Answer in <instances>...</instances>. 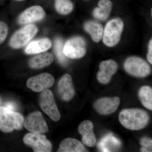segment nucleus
Listing matches in <instances>:
<instances>
[{
  "mask_svg": "<svg viewBox=\"0 0 152 152\" xmlns=\"http://www.w3.org/2000/svg\"><path fill=\"white\" fill-rule=\"evenodd\" d=\"M87 150L83 144L78 140L67 138L63 140L60 144L58 152H85Z\"/></svg>",
  "mask_w": 152,
  "mask_h": 152,
  "instance_id": "nucleus-17",
  "label": "nucleus"
},
{
  "mask_svg": "<svg viewBox=\"0 0 152 152\" xmlns=\"http://www.w3.org/2000/svg\"><path fill=\"white\" fill-rule=\"evenodd\" d=\"M51 46V42L49 39L43 38L31 42L26 47L25 51L27 54H36L46 51Z\"/></svg>",
  "mask_w": 152,
  "mask_h": 152,
  "instance_id": "nucleus-16",
  "label": "nucleus"
},
{
  "mask_svg": "<svg viewBox=\"0 0 152 152\" xmlns=\"http://www.w3.org/2000/svg\"><path fill=\"white\" fill-rule=\"evenodd\" d=\"M140 144L142 146L146 148L149 151L152 149V141L149 138L146 137L142 138L141 139Z\"/></svg>",
  "mask_w": 152,
  "mask_h": 152,
  "instance_id": "nucleus-25",
  "label": "nucleus"
},
{
  "mask_svg": "<svg viewBox=\"0 0 152 152\" xmlns=\"http://www.w3.org/2000/svg\"><path fill=\"white\" fill-rule=\"evenodd\" d=\"M53 57L50 53H45L35 56L30 59L29 65L32 69H41L51 64Z\"/></svg>",
  "mask_w": 152,
  "mask_h": 152,
  "instance_id": "nucleus-18",
  "label": "nucleus"
},
{
  "mask_svg": "<svg viewBox=\"0 0 152 152\" xmlns=\"http://www.w3.org/2000/svg\"><path fill=\"white\" fill-rule=\"evenodd\" d=\"M8 33V28L6 23L0 22V45L4 41Z\"/></svg>",
  "mask_w": 152,
  "mask_h": 152,
  "instance_id": "nucleus-24",
  "label": "nucleus"
},
{
  "mask_svg": "<svg viewBox=\"0 0 152 152\" xmlns=\"http://www.w3.org/2000/svg\"><path fill=\"white\" fill-rule=\"evenodd\" d=\"M45 12L39 6L30 7L24 11L19 17L18 22L20 24H26L39 21L45 18Z\"/></svg>",
  "mask_w": 152,
  "mask_h": 152,
  "instance_id": "nucleus-13",
  "label": "nucleus"
},
{
  "mask_svg": "<svg viewBox=\"0 0 152 152\" xmlns=\"http://www.w3.org/2000/svg\"><path fill=\"white\" fill-rule=\"evenodd\" d=\"M139 96L143 105L148 110H152V89L148 86L141 87L139 92Z\"/></svg>",
  "mask_w": 152,
  "mask_h": 152,
  "instance_id": "nucleus-21",
  "label": "nucleus"
},
{
  "mask_svg": "<svg viewBox=\"0 0 152 152\" xmlns=\"http://www.w3.org/2000/svg\"><path fill=\"white\" fill-rule=\"evenodd\" d=\"M0 102H1V101H0Z\"/></svg>",
  "mask_w": 152,
  "mask_h": 152,
  "instance_id": "nucleus-30",
  "label": "nucleus"
},
{
  "mask_svg": "<svg viewBox=\"0 0 152 152\" xmlns=\"http://www.w3.org/2000/svg\"><path fill=\"white\" fill-rule=\"evenodd\" d=\"M38 32V28L34 25H28L23 27L11 38L10 46L14 49H20L26 46Z\"/></svg>",
  "mask_w": 152,
  "mask_h": 152,
  "instance_id": "nucleus-5",
  "label": "nucleus"
},
{
  "mask_svg": "<svg viewBox=\"0 0 152 152\" xmlns=\"http://www.w3.org/2000/svg\"><path fill=\"white\" fill-rule=\"evenodd\" d=\"M54 82V78L52 75L44 73L28 79L26 86L34 91L40 92L51 87Z\"/></svg>",
  "mask_w": 152,
  "mask_h": 152,
  "instance_id": "nucleus-10",
  "label": "nucleus"
},
{
  "mask_svg": "<svg viewBox=\"0 0 152 152\" xmlns=\"http://www.w3.org/2000/svg\"><path fill=\"white\" fill-rule=\"evenodd\" d=\"M147 59L151 64H152V41H150L149 45V52L147 55Z\"/></svg>",
  "mask_w": 152,
  "mask_h": 152,
  "instance_id": "nucleus-26",
  "label": "nucleus"
},
{
  "mask_svg": "<svg viewBox=\"0 0 152 152\" xmlns=\"http://www.w3.org/2000/svg\"><path fill=\"white\" fill-rule=\"evenodd\" d=\"M119 119L121 124L128 129L139 130L145 127L150 117L146 112L139 109H127L120 113Z\"/></svg>",
  "mask_w": 152,
  "mask_h": 152,
  "instance_id": "nucleus-1",
  "label": "nucleus"
},
{
  "mask_svg": "<svg viewBox=\"0 0 152 152\" xmlns=\"http://www.w3.org/2000/svg\"><path fill=\"white\" fill-rule=\"evenodd\" d=\"M113 4L110 0H100L99 7L94 10L93 15L96 18L104 20L108 17L111 11Z\"/></svg>",
  "mask_w": 152,
  "mask_h": 152,
  "instance_id": "nucleus-19",
  "label": "nucleus"
},
{
  "mask_svg": "<svg viewBox=\"0 0 152 152\" xmlns=\"http://www.w3.org/2000/svg\"><path fill=\"white\" fill-rule=\"evenodd\" d=\"M124 28V23L121 19H115L109 21L104 31L103 42L109 47H113L119 42Z\"/></svg>",
  "mask_w": 152,
  "mask_h": 152,
  "instance_id": "nucleus-3",
  "label": "nucleus"
},
{
  "mask_svg": "<svg viewBox=\"0 0 152 152\" xmlns=\"http://www.w3.org/2000/svg\"><path fill=\"white\" fill-rule=\"evenodd\" d=\"M23 117L19 113L11 110L5 107H0V130L10 133L20 130L23 126Z\"/></svg>",
  "mask_w": 152,
  "mask_h": 152,
  "instance_id": "nucleus-2",
  "label": "nucleus"
},
{
  "mask_svg": "<svg viewBox=\"0 0 152 152\" xmlns=\"http://www.w3.org/2000/svg\"><path fill=\"white\" fill-rule=\"evenodd\" d=\"M141 152H149V150L148 149L146 148H144V147H142L141 148Z\"/></svg>",
  "mask_w": 152,
  "mask_h": 152,
  "instance_id": "nucleus-28",
  "label": "nucleus"
},
{
  "mask_svg": "<svg viewBox=\"0 0 152 152\" xmlns=\"http://www.w3.org/2000/svg\"><path fill=\"white\" fill-rule=\"evenodd\" d=\"M125 70L131 75L138 77H144L150 75V66L142 59L137 57H131L125 61Z\"/></svg>",
  "mask_w": 152,
  "mask_h": 152,
  "instance_id": "nucleus-6",
  "label": "nucleus"
},
{
  "mask_svg": "<svg viewBox=\"0 0 152 152\" xmlns=\"http://www.w3.org/2000/svg\"><path fill=\"white\" fill-rule=\"evenodd\" d=\"M84 28L91 35L93 40L96 42H99L103 32L102 25L96 22L89 21L85 23Z\"/></svg>",
  "mask_w": 152,
  "mask_h": 152,
  "instance_id": "nucleus-20",
  "label": "nucleus"
},
{
  "mask_svg": "<svg viewBox=\"0 0 152 152\" xmlns=\"http://www.w3.org/2000/svg\"><path fill=\"white\" fill-rule=\"evenodd\" d=\"M5 107L11 110L15 111V110L16 109L17 106L16 104L13 102H8L5 105Z\"/></svg>",
  "mask_w": 152,
  "mask_h": 152,
  "instance_id": "nucleus-27",
  "label": "nucleus"
},
{
  "mask_svg": "<svg viewBox=\"0 0 152 152\" xmlns=\"http://www.w3.org/2000/svg\"><path fill=\"white\" fill-rule=\"evenodd\" d=\"M63 50L64 54L67 58H80L86 54V42L80 37H75L66 42Z\"/></svg>",
  "mask_w": 152,
  "mask_h": 152,
  "instance_id": "nucleus-8",
  "label": "nucleus"
},
{
  "mask_svg": "<svg viewBox=\"0 0 152 152\" xmlns=\"http://www.w3.org/2000/svg\"><path fill=\"white\" fill-rule=\"evenodd\" d=\"M63 42L62 40L60 38H57L54 42L55 53L58 61L62 65L66 66L68 64V60L66 57L63 53Z\"/></svg>",
  "mask_w": 152,
  "mask_h": 152,
  "instance_id": "nucleus-22",
  "label": "nucleus"
},
{
  "mask_svg": "<svg viewBox=\"0 0 152 152\" xmlns=\"http://www.w3.org/2000/svg\"><path fill=\"white\" fill-rule=\"evenodd\" d=\"M118 68V64L113 60L102 61L99 65V71L97 75L98 80L104 84L108 83L112 76L117 72Z\"/></svg>",
  "mask_w": 152,
  "mask_h": 152,
  "instance_id": "nucleus-12",
  "label": "nucleus"
},
{
  "mask_svg": "<svg viewBox=\"0 0 152 152\" xmlns=\"http://www.w3.org/2000/svg\"><path fill=\"white\" fill-rule=\"evenodd\" d=\"M55 7L57 12L62 15L69 13L73 8L72 3L69 0H56Z\"/></svg>",
  "mask_w": 152,
  "mask_h": 152,
  "instance_id": "nucleus-23",
  "label": "nucleus"
},
{
  "mask_svg": "<svg viewBox=\"0 0 152 152\" xmlns=\"http://www.w3.org/2000/svg\"><path fill=\"white\" fill-rule=\"evenodd\" d=\"M25 128L31 132L42 134L48 132V128L41 112L30 114L24 121Z\"/></svg>",
  "mask_w": 152,
  "mask_h": 152,
  "instance_id": "nucleus-9",
  "label": "nucleus"
},
{
  "mask_svg": "<svg viewBox=\"0 0 152 152\" xmlns=\"http://www.w3.org/2000/svg\"><path fill=\"white\" fill-rule=\"evenodd\" d=\"M25 145L31 147L34 152H51V142L44 135L38 133H28L23 138Z\"/></svg>",
  "mask_w": 152,
  "mask_h": 152,
  "instance_id": "nucleus-7",
  "label": "nucleus"
},
{
  "mask_svg": "<svg viewBox=\"0 0 152 152\" xmlns=\"http://www.w3.org/2000/svg\"><path fill=\"white\" fill-rule=\"evenodd\" d=\"M16 1H24V0H16Z\"/></svg>",
  "mask_w": 152,
  "mask_h": 152,
  "instance_id": "nucleus-29",
  "label": "nucleus"
},
{
  "mask_svg": "<svg viewBox=\"0 0 152 152\" xmlns=\"http://www.w3.org/2000/svg\"><path fill=\"white\" fill-rule=\"evenodd\" d=\"M93 128V123L89 120L83 121L78 128L79 132L82 136L83 142L90 147L94 146L96 142Z\"/></svg>",
  "mask_w": 152,
  "mask_h": 152,
  "instance_id": "nucleus-15",
  "label": "nucleus"
},
{
  "mask_svg": "<svg viewBox=\"0 0 152 152\" xmlns=\"http://www.w3.org/2000/svg\"><path fill=\"white\" fill-rule=\"evenodd\" d=\"M58 92L63 100L69 101L74 97L75 88L70 75L66 74L60 79L58 84Z\"/></svg>",
  "mask_w": 152,
  "mask_h": 152,
  "instance_id": "nucleus-14",
  "label": "nucleus"
},
{
  "mask_svg": "<svg viewBox=\"0 0 152 152\" xmlns=\"http://www.w3.org/2000/svg\"><path fill=\"white\" fill-rule=\"evenodd\" d=\"M39 104L44 113L53 121H57L60 119L61 114L50 91L46 89L41 93L39 98Z\"/></svg>",
  "mask_w": 152,
  "mask_h": 152,
  "instance_id": "nucleus-4",
  "label": "nucleus"
},
{
  "mask_svg": "<svg viewBox=\"0 0 152 152\" xmlns=\"http://www.w3.org/2000/svg\"><path fill=\"white\" fill-rule=\"evenodd\" d=\"M120 104V99L118 97H104L95 102L94 107L99 113L107 115L116 111Z\"/></svg>",
  "mask_w": 152,
  "mask_h": 152,
  "instance_id": "nucleus-11",
  "label": "nucleus"
}]
</instances>
